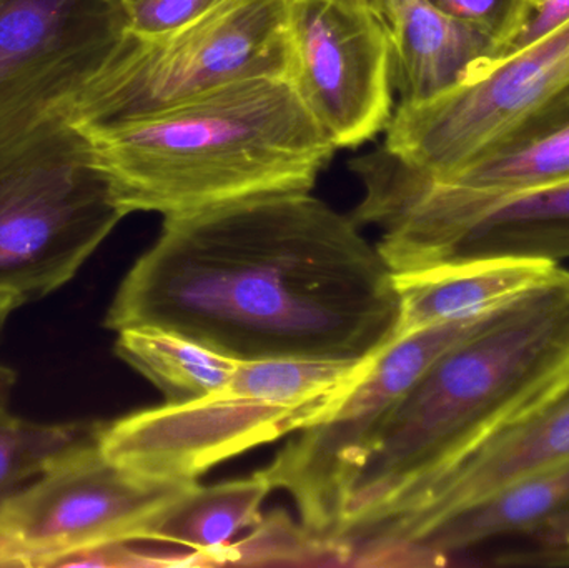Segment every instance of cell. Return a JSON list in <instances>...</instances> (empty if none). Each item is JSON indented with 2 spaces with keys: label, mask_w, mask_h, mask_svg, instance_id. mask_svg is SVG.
Returning <instances> with one entry per match:
<instances>
[{
  "label": "cell",
  "mask_w": 569,
  "mask_h": 568,
  "mask_svg": "<svg viewBox=\"0 0 569 568\" xmlns=\"http://www.w3.org/2000/svg\"><path fill=\"white\" fill-rule=\"evenodd\" d=\"M290 56V0H220L167 32L126 30L93 76L83 123L157 112L239 80L287 77Z\"/></svg>",
  "instance_id": "8992f818"
},
{
  "label": "cell",
  "mask_w": 569,
  "mask_h": 568,
  "mask_svg": "<svg viewBox=\"0 0 569 568\" xmlns=\"http://www.w3.org/2000/svg\"><path fill=\"white\" fill-rule=\"evenodd\" d=\"M390 32L398 106L427 102L467 80L490 59L495 39L430 0H380Z\"/></svg>",
  "instance_id": "5bb4252c"
},
{
  "label": "cell",
  "mask_w": 569,
  "mask_h": 568,
  "mask_svg": "<svg viewBox=\"0 0 569 568\" xmlns=\"http://www.w3.org/2000/svg\"><path fill=\"white\" fill-rule=\"evenodd\" d=\"M270 492L272 487L260 472L217 486L196 484L163 512L147 542L190 549L207 564L237 534L262 522L260 510Z\"/></svg>",
  "instance_id": "ac0fdd59"
},
{
  "label": "cell",
  "mask_w": 569,
  "mask_h": 568,
  "mask_svg": "<svg viewBox=\"0 0 569 568\" xmlns=\"http://www.w3.org/2000/svg\"><path fill=\"white\" fill-rule=\"evenodd\" d=\"M117 333V356L152 382L167 402H187L220 389L240 363L172 330L136 327Z\"/></svg>",
  "instance_id": "d6986e66"
},
{
  "label": "cell",
  "mask_w": 569,
  "mask_h": 568,
  "mask_svg": "<svg viewBox=\"0 0 569 568\" xmlns=\"http://www.w3.org/2000/svg\"><path fill=\"white\" fill-rule=\"evenodd\" d=\"M123 2H126L127 6H129V3L132 2V0H123Z\"/></svg>",
  "instance_id": "4316f807"
},
{
  "label": "cell",
  "mask_w": 569,
  "mask_h": 568,
  "mask_svg": "<svg viewBox=\"0 0 569 568\" xmlns=\"http://www.w3.org/2000/svg\"><path fill=\"white\" fill-rule=\"evenodd\" d=\"M378 357L240 360L226 386L102 423L103 456L152 480L197 482L219 464L333 416Z\"/></svg>",
  "instance_id": "277c9868"
},
{
  "label": "cell",
  "mask_w": 569,
  "mask_h": 568,
  "mask_svg": "<svg viewBox=\"0 0 569 568\" xmlns=\"http://www.w3.org/2000/svg\"><path fill=\"white\" fill-rule=\"evenodd\" d=\"M361 183L355 217L380 229L377 247L393 273L497 257L569 259V180L511 196H467L378 152Z\"/></svg>",
  "instance_id": "5b68a950"
},
{
  "label": "cell",
  "mask_w": 569,
  "mask_h": 568,
  "mask_svg": "<svg viewBox=\"0 0 569 568\" xmlns=\"http://www.w3.org/2000/svg\"><path fill=\"white\" fill-rule=\"evenodd\" d=\"M351 2L361 3V6L371 7V9L377 10L380 13V0H351Z\"/></svg>",
  "instance_id": "484cf974"
},
{
  "label": "cell",
  "mask_w": 569,
  "mask_h": 568,
  "mask_svg": "<svg viewBox=\"0 0 569 568\" xmlns=\"http://www.w3.org/2000/svg\"><path fill=\"white\" fill-rule=\"evenodd\" d=\"M196 484L127 472L93 437L53 460L3 507L0 567H66L90 550L147 542L163 512Z\"/></svg>",
  "instance_id": "9c48e42d"
},
{
  "label": "cell",
  "mask_w": 569,
  "mask_h": 568,
  "mask_svg": "<svg viewBox=\"0 0 569 568\" xmlns=\"http://www.w3.org/2000/svg\"><path fill=\"white\" fill-rule=\"evenodd\" d=\"M569 363V270L558 267L445 350L385 420L335 546L397 519Z\"/></svg>",
  "instance_id": "7a4b0ae2"
},
{
  "label": "cell",
  "mask_w": 569,
  "mask_h": 568,
  "mask_svg": "<svg viewBox=\"0 0 569 568\" xmlns=\"http://www.w3.org/2000/svg\"><path fill=\"white\" fill-rule=\"evenodd\" d=\"M126 30L123 0H0V163L86 122L90 82Z\"/></svg>",
  "instance_id": "ba28073f"
},
{
  "label": "cell",
  "mask_w": 569,
  "mask_h": 568,
  "mask_svg": "<svg viewBox=\"0 0 569 568\" xmlns=\"http://www.w3.org/2000/svg\"><path fill=\"white\" fill-rule=\"evenodd\" d=\"M569 93V19L453 89L398 106L383 149L415 172L443 179L503 146Z\"/></svg>",
  "instance_id": "30bf717a"
},
{
  "label": "cell",
  "mask_w": 569,
  "mask_h": 568,
  "mask_svg": "<svg viewBox=\"0 0 569 568\" xmlns=\"http://www.w3.org/2000/svg\"><path fill=\"white\" fill-rule=\"evenodd\" d=\"M430 2L448 16L490 33L497 47L513 29L527 0H430Z\"/></svg>",
  "instance_id": "7402d4cb"
},
{
  "label": "cell",
  "mask_w": 569,
  "mask_h": 568,
  "mask_svg": "<svg viewBox=\"0 0 569 568\" xmlns=\"http://www.w3.org/2000/svg\"><path fill=\"white\" fill-rule=\"evenodd\" d=\"M13 310H16V307H13L12 303L0 300V330H2L3 323L7 322V319H9ZM13 382H16V373H13L9 367L0 362V406H7Z\"/></svg>",
  "instance_id": "d4e9b609"
},
{
  "label": "cell",
  "mask_w": 569,
  "mask_h": 568,
  "mask_svg": "<svg viewBox=\"0 0 569 568\" xmlns=\"http://www.w3.org/2000/svg\"><path fill=\"white\" fill-rule=\"evenodd\" d=\"M427 179L477 197L511 196L569 180V93L493 152L443 179Z\"/></svg>",
  "instance_id": "e0dca14e"
},
{
  "label": "cell",
  "mask_w": 569,
  "mask_h": 568,
  "mask_svg": "<svg viewBox=\"0 0 569 568\" xmlns=\"http://www.w3.org/2000/svg\"><path fill=\"white\" fill-rule=\"evenodd\" d=\"M220 0H132L127 6V30L132 33L167 32L212 9Z\"/></svg>",
  "instance_id": "44dd1931"
},
{
  "label": "cell",
  "mask_w": 569,
  "mask_h": 568,
  "mask_svg": "<svg viewBox=\"0 0 569 568\" xmlns=\"http://www.w3.org/2000/svg\"><path fill=\"white\" fill-rule=\"evenodd\" d=\"M393 270L351 217L310 192L166 217L106 326L182 333L237 360H355L393 343Z\"/></svg>",
  "instance_id": "6da1fadb"
},
{
  "label": "cell",
  "mask_w": 569,
  "mask_h": 568,
  "mask_svg": "<svg viewBox=\"0 0 569 568\" xmlns=\"http://www.w3.org/2000/svg\"><path fill=\"white\" fill-rule=\"evenodd\" d=\"M73 130L126 217L310 192L337 150L287 77L239 80L157 112Z\"/></svg>",
  "instance_id": "3957f363"
},
{
  "label": "cell",
  "mask_w": 569,
  "mask_h": 568,
  "mask_svg": "<svg viewBox=\"0 0 569 568\" xmlns=\"http://www.w3.org/2000/svg\"><path fill=\"white\" fill-rule=\"evenodd\" d=\"M491 312L431 327L390 343L370 376L333 416L300 430L269 466L259 470L272 490L291 497L301 527L311 537L337 547L351 486L385 420L418 377Z\"/></svg>",
  "instance_id": "8fae6325"
},
{
  "label": "cell",
  "mask_w": 569,
  "mask_h": 568,
  "mask_svg": "<svg viewBox=\"0 0 569 568\" xmlns=\"http://www.w3.org/2000/svg\"><path fill=\"white\" fill-rule=\"evenodd\" d=\"M568 19L569 0H527L513 29L495 47L487 62L517 52L521 47L557 29Z\"/></svg>",
  "instance_id": "cb8c5ba5"
},
{
  "label": "cell",
  "mask_w": 569,
  "mask_h": 568,
  "mask_svg": "<svg viewBox=\"0 0 569 568\" xmlns=\"http://www.w3.org/2000/svg\"><path fill=\"white\" fill-rule=\"evenodd\" d=\"M569 460V363L523 409L451 466L403 516L350 544L357 566H400L437 524L501 487Z\"/></svg>",
  "instance_id": "4fadbf2b"
},
{
  "label": "cell",
  "mask_w": 569,
  "mask_h": 568,
  "mask_svg": "<svg viewBox=\"0 0 569 568\" xmlns=\"http://www.w3.org/2000/svg\"><path fill=\"white\" fill-rule=\"evenodd\" d=\"M533 546L500 556L497 566L569 567V509L541 524L533 532Z\"/></svg>",
  "instance_id": "603a6c76"
},
{
  "label": "cell",
  "mask_w": 569,
  "mask_h": 568,
  "mask_svg": "<svg viewBox=\"0 0 569 568\" xmlns=\"http://www.w3.org/2000/svg\"><path fill=\"white\" fill-rule=\"evenodd\" d=\"M558 267L547 260L497 257L393 273L400 297L393 342L491 312L547 280Z\"/></svg>",
  "instance_id": "9a60e30c"
},
{
  "label": "cell",
  "mask_w": 569,
  "mask_h": 568,
  "mask_svg": "<svg viewBox=\"0 0 569 568\" xmlns=\"http://www.w3.org/2000/svg\"><path fill=\"white\" fill-rule=\"evenodd\" d=\"M288 80L337 149L393 117V50L381 13L351 0H290Z\"/></svg>",
  "instance_id": "7c38bea8"
},
{
  "label": "cell",
  "mask_w": 569,
  "mask_h": 568,
  "mask_svg": "<svg viewBox=\"0 0 569 568\" xmlns=\"http://www.w3.org/2000/svg\"><path fill=\"white\" fill-rule=\"evenodd\" d=\"M79 133L0 163V300L23 306L73 279L123 219Z\"/></svg>",
  "instance_id": "52a82bcc"
},
{
  "label": "cell",
  "mask_w": 569,
  "mask_h": 568,
  "mask_svg": "<svg viewBox=\"0 0 569 568\" xmlns=\"http://www.w3.org/2000/svg\"><path fill=\"white\" fill-rule=\"evenodd\" d=\"M102 423H37L0 406V512L53 460L99 436Z\"/></svg>",
  "instance_id": "ffe728a7"
},
{
  "label": "cell",
  "mask_w": 569,
  "mask_h": 568,
  "mask_svg": "<svg viewBox=\"0 0 569 568\" xmlns=\"http://www.w3.org/2000/svg\"><path fill=\"white\" fill-rule=\"evenodd\" d=\"M569 509V460L515 480L437 524L401 557L400 566H440L447 557L515 534H530Z\"/></svg>",
  "instance_id": "2e32d148"
}]
</instances>
